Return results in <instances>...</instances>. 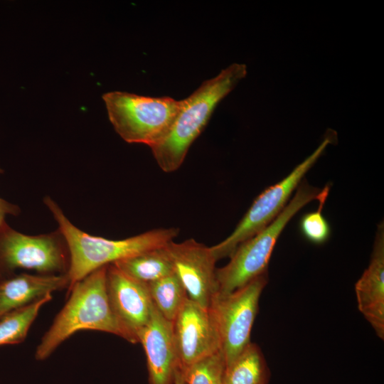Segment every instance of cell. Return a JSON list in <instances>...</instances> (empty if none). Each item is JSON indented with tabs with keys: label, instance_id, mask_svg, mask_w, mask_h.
I'll return each mask as SVG.
<instances>
[{
	"label": "cell",
	"instance_id": "cell-10",
	"mask_svg": "<svg viewBox=\"0 0 384 384\" xmlns=\"http://www.w3.org/2000/svg\"><path fill=\"white\" fill-rule=\"evenodd\" d=\"M166 247L188 298L208 309L218 291L217 261L210 248L192 238L179 243L171 241Z\"/></svg>",
	"mask_w": 384,
	"mask_h": 384
},
{
	"label": "cell",
	"instance_id": "cell-11",
	"mask_svg": "<svg viewBox=\"0 0 384 384\" xmlns=\"http://www.w3.org/2000/svg\"><path fill=\"white\" fill-rule=\"evenodd\" d=\"M106 288L114 314L139 342L137 334L149 322L154 306L148 284L132 279L111 264L107 266Z\"/></svg>",
	"mask_w": 384,
	"mask_h": 384
},
{
	"label": "cell",
	"instance_id": "cell-17",
	"mask_svg": "<svg viewBox=\"0 0 384 384\" xmlns=\"http://www.w3.org/2000/svg\"><path fill=\"white\" fill-rule=\"evenodd\" d=\"M154 305L167 320L173 322L188 297L177 274L174 272L148 284Z\"/></svg>",
	"mask_w": 384,
	"mask_h": 384
},
{
	"label": "cell",
	"instance_id": "cell-1",
	"mask_svg": "<svg viewBox=\"0 0 384 384\" xmlns=\"http://www.w3.org/2000/svg\"><path fill=\"white\" fill-rule=\"evenodd\" d=\"M107 266L91 272L68 289V299L36 347L38 361L48 358L75 333L100 331L138 343L114 314L107 293Z\"/></svg>",
	"mask_w": 384,
	"mask_h": 384
},
{
	"label": "cell",
	"instance_id": "cell-16",
	"mask_svg": "<svg viewBox=\"0 0 384 384\" xmlns=\"http://www.w3.org/2000/svg\"><path fill=\"white\" fill-rule=\"evenodd\" d=\"M270 370L260 348L250 342L226 366L223 384H268Z\"/></svg>",
	"mask_w": 384,
	"mask_h": 384
},
{
	"label": "cell",
	"instance_id": "cell-2",
	"mask_svg": "<svg viewBox=\"0 0 384 384\" xmlns=\"http://www.w3.org/2000/svg\"><path fill=\"white\" fill-rule=\"evenodd\" d=\"M43 201L56 220L69 251L68 289L100 267L166 246L179 232L176 228H156L122 240L107 239L90 235L77 228L50 197L47 196Z\"/></svg>",
	"mask_w": 384,
	"mask_h": 384
},
{
	"label": "cell",
	"instance_id": "cell-4",
	"mask_svg": "<svg viewBox=\"0 0 384 384\" xmlns=\"http://www.w3.org/2000/svg\"><path fill=\"white\" fill-rule=\"evenodd\" d=\"M320 193L321 189L304 178L280 214L262 230L240 244L226 265L216 269L217 293L232 292L267 272L271 255L283 229L302 208L317 201Z\"/></svg>",
	"mask_w": 384,
	"mask_h": 384
},
{
	"label": "cell",
	"instance_id": "cell-18",
	"mask_svg": "<svg viewBox=\"0 0 384 384\" xmlns=\"http://www.w3.org/2000/svg\"><path fill=\"white\" fill-rule=\"evenodd\" d=\"M52 299V294L0 317V346L18 344L27 336L41 307Z\"/></svg>",
	"mask_w": 384,
	"mask_h": 384
},
{
	"label": "cell",
	"instance_id": "cell-3",
	"mask_svg": "<svg viewBox=\"0 0 384 384\" xmlns=\"http://www.w3.org/2000/svg\"><path fill=\"white\" fill-rule=\"evenodd\" d=\"M245 64L233 63L216 76L205 80L188 97L167 136L151 147L161 169L176 171L183 164L189 147L201 134L217 105L245 77Z\"/></svg>",
	"mask_w": 384,
	"mask_h": 384
},
{
	"label": "cell",
	"instance_id": "cell-13",
	"mask_svg": "<svg viewBox=\"0 0 384 384\" xmlns=\"http://www.w3.org/2000/svg\"><path fill=\"white\" fill-rule=\"evenodd\" d=\"M358 308L376 335L384 339V229L378 226L368 267L355 284Z\"/></svg>",
	"mask_w": 384,
	"mask_h": 384
},
{
	"label": "cell",
	"instance_id": "cell-19",
	"mask_svg": "<svg viewBox=\"0 0 384 384\" xmlns=\"http://www.w3.org/2000/svg\"><path fill=\"white\" fill-rule=\"evenodd\" d=\"M226 363L219 351L191 366L185 372L187 384H223Z\"/></svg>",
	"mask_w": 384,
	"mask_h": 384
},
{
	"label": "cell",
	"instance_id": "cell-15",
	"mask_svg": "<svg viewBox=\"0 0 384 384\" xmlns=\"http://www.w3.org/2000/svg\"><path fill=\"white\" fill-rule=\"evenodd\" d=\"M166 246L145 251L113 265L132 279L148 284L174 272Z\"/></svg>",
	"mask_w": 384,
	"mask_h": 384
},
{
	"label": "cell",
	"instance_id": "cell-22",
	"mask_svg": "<svg viewBox=\"0 0 384 384\" xmlns=\"http://www.w3.org/2000/svg\"><path fill=\"white\" fill-rule=\"evenodd\" d=\"M174 384H187L185 372L180 368L178 369L176 373Z\"/></svg>",
	"mask_w": 384,
	"mask_h": 384
},
{
	"label": "cell",
	"instance_id": "cell-12",
	"mask_svg": "<svg viewBox=\"0 0 384 384\" xmlns=\"http://www.w3.org/2000/svg\"><path fill=\"white\" fill-rule=\"evenodd\" d=\"M137 338L145 351L149 384H174L180 366L173 322L164 318L154 305L151 318Z\"/></svg>",
	"mask_w": 384,
	"mask_h": 384
},
{
	"label": "cell",
	"instance_id": "cell-8",
	"mask_svg": "<svg viewBox=\"0 0 384 384\" xmlns=\"http://www.w3.org/2000/svg\"><path fill=\"white\" fill-rule=\"evenodd\" d=\"M267 272L227 294L216 293L208 307L218 333L226 366L251 342L250 334Z\"/></svg>",
	"mask_w": 384,
	"mask_h": 384
},
{
	"label": "cell",
	"instance_id": "cell-5",
	"mask_svg": "<svg viewBox=\"0 0 384 384\" xmlns=\"http://www.w3.org/2000/svg\"><path fill=\"white\" fill-rule=\"evenodd\" d=\"M109 119L128 143L159 144L169 134L181 108L182 100L112 91L102 95Z\"/></svg>",
	"mask_w": 384,
	"mask_h": 384
},
{
	"label": "cell",
	"instance_id": "cell-21",
	"mask_svg": "<svg viewBox=\"0 0 384 384\" xmlns=\"http://www.w3.org/2000/svg\"><path fill=\"white\" fill-rule=\"evenodd\" d=\"M1 173H3V170L0 168ZM19 213L20 209L17 206L0 198V228L6 224L4 220L6 215H16Z\"/></svg>",
	"mask_w": 384,
	"mask_h": 384
},
{
	"label": "cell",
	"instance_id": "cell-7",
	"mask_svg": "<svg viewBox=\"0 0 384 384\" xmlns=\"http://www.w3.org/2000/svg\"><path fill=\"white\" fill-rule=\"evenodd\" d=\"M332 135L326 136L316 149L297 165L285 178L268 187L254 201L233 233L220 242L210 247L216 261L230 257L242 242L268 226L283 210L290 197L327 146Z\"/></svg>",
	"mask_w": 384,
	"mask_h": 384
},
{
	"label": "cell",
	"instance_id": "cell-9",
	"mask_svg": "<svg viewBox=\"0 0 384 384\" xmlns=\"http://www.w3.org/2000/svg\"><path fill=\"white\" fill-rule=\"evenodd\" d=\"M174 337L181 370L220 350L215 324L208 309L188 297L173 321Z\"/></svg>",
	"mask_w": 384,
	"mask_h": 384
},
{
	"label": "cell",
	"instance_id": "cell-6",
	"mask_svg": "<svg viewBox=\"0 0 384 384\" xmlns=\"http://www.w3.org/2000/svg\"><path fill=\"white\" fill-rule=\"evenodd\" d=\"M69 267L68 246L58 230L29 235L6 224L0 228V278L14 274L16 270L41 275L65 274Z\"/></svg>",
	"mask_w": 384,
	"mask_h": 384
},
{
	"label": "cell",
	"instance_id": "cell-20",
	"mask_svg": "<svg viewBox=\"0 0 384 384\" xmlns=\"http://www.w3.org/2000/svg\"><path fill=\"white\" fill-rule=\"evenodd\" d=\"M329 193V186L321 189L317 200L319 207L316 211L304 214L300 221V229L303 235L314 244H322L329 238L331 228L322 214V210Z\"/></svg>",
	"mask_w": 384,
	"mask_h": 384
},
{
	"label": "cell",
	"instance_id": "cell-14",
	"mask_svg": "<svg viewBox=\"0 0 384 384\" xmlns=\"http://www.w3.org/2000/svg\"><path fill=\"white\" fill-rule=\"evenodd\" d=\"M68 274L41 275L27 272L0 278V317L40 300L53 292L68 289Z\"/></svg>",
	"mask_w": 384,
	"mask_h": 384
}]
</instances>
